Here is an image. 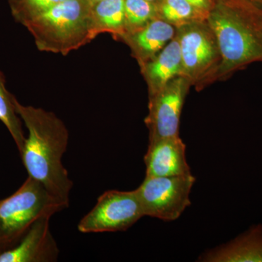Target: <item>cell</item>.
I'll return each instance as SVG.
<instances>
[{"mask_svg": "<svg viewBox=\"0 0 262 262\" xmlns=\"http://www.w3.org/2000/svg\"><path fill=\"white\" fill-rule=\"evenodd\" d=\"M146 177H177L192 174L186 158V146L181 138L149 141L144 156Z\"/></svg>", "mask_w": 262, "mask_h": 262, "instance_id": "cell-10", "label": "cell"}, {"mask_svg": "<svg viewBox=\"0 0 262 262\" xmlns=\"http://www.w3.org/2000/svg\"><path fill=\"white\" fill-rule=\"evenodd\" d=\"M69 206L28 177L16 192L0 201V253L18 244L39 219Z\"/></svg>", "mask_w": 262, "mask_h": 262, "instance_id": "cell-4", "label": "cell"}, {"mask_svg": "<svg viewBox=\"0 0 262 262\" xmlns=\"http://www.w3.org/2000/svg\"><path fill=\"white\" fill-rule=\"evenodd\" d=\"M204 25L196 21L179 27L182 76L189 81L204 75L220 56L214 34Z\"/></svg>", "mask_w": 262, "mask_h": 262, "instance_id": "cell-8", "label": "cell"}, {"mask_svg": "<svg viewBox=\"0 0 262 262\" xmlns=\"http://www.w3.org/2000/svg\"><path fill=\"white\" fill-rule=\"evenodd\" d=\"M193 7L196 8L199 11L203 12L208 10L209 7L208 0H187Z\"/></svg>", "mask_w": 262, "mask_h": 262, "instance_id": "cell-19", "label": "cell"}, {"mask_svg": "<svg viewBox=\"0 0 262 262\" xmlns=\"http://www.w3.org/2000/svg\"><path fill=\"white\" fill-rule=\"evenodd\" d=\"M208 26L221 57L220 74L227 75L255 61H262V28L258 15L220 6L210 13Z\"/></svg>", "mask_w": 262, "mask_h": 262, "instance_id": "cell-3", "label": "cell"}, {"mask_svg": "<svg viewBox=\"0 0 262 262\" xmlns=\"http://www.w3.org/2000/svg\"><path fill=\"white\" fill-rule=\"evenodd\" d=\"M160 12L163 20L180 27L198 21L196 14L201 11L196 10L187 0H164Z\"/></svg>", "mask_w": 262, "mask_h": 262, "instance_id": "cell-16", "label": "cell"}, {"mask_svg": "<svg viewBox=\"0 0 262 262\" xmlns=\"http://www.w3.org/2000/svg\"><path fill=\"white\" fill-rule=\"evenodd\" d=\"M144 216L136 189L106 191L96 206L79 222L81 233H101L125 231Z\"/></svg>", "mask_w": 262, "mask_h": 262, "instance_id": "cell-6", "label": "cell"}, {"mask_svg": "<svg viewBox=\"0 0 262 262\" xmlns=\"http://www.w3.org/2000/svg\"><path fill=\"white\" fill-rule=\"evenodd\" d=\"M15 110L29 131L20 152L29 177L52 195L70 204L73 182L62 163L69 144V131L61 119L41 108L24 106L15 97Z\"/></svg>", "mask_w": 262, "mask_h": 262, "instance_id": "cell-1", "label": "cell"}, {"mask_svg": "<svg viewBox=\"0 0 262 262\" xmlns=\"http://www.w3.org/2000/svg\"><path fill=\"white\" fill-rule=\"evenodd\" d=\"M190 81L180 75L151 95L149 113L145 122L149 130V141L179 136V123L183 105Z\"/></svg>", "mask_w": 262, "mask_h": 262, "instance_id": "cell-7", "label": "cell"}, {"mask_svg": "<svg viewBox=\"0 0 262 262\" xmlns=\"http://www.w3.org/2000/svg\"><path fill=\"white\" fill-rule=\"evenodd\" d=\"M14 96L5 86V78L0 72V121L4 124L15 141L19 152L23 149L26 137L22 128L21 119L15 110Z\"/></svg>", "mask_w": 262, "mask_h": 262, "instance_id": "cell-15", "label": "cell"}, {"mask_svg": "<svg viewBox=\"0 0 262 262\" xmlns=\"http://www.w3.org/2000/svg\"><path fill=\"white\" fill-rule=\"evenodd\" d=\"M125 13L127 27L139 29L154 19L156 10L146 0H125Z\"/></svg>", "mask_w": 262, "mask_h": 262, "instance_id": "cell-17", "label": "cell"}, {"mask_svg": "<svg viewBox=\"0 0 262 262\" xmlns=\"http://www.w3.org/2000/svg\"><path fill=\"white\" fill-rule=\"evenodd\" d=\"M84 2L66 0L24 22L40 51L65 55L96 37L92 7Z\"/></svg>", "mask_w": 262, "mask_h": 262, "instance_id": "cell-2", "label": "cell"}, {"mask_svg": "<svg viewBox=\"0 0 262 262\" xmlns=\"http://www.w3.org/2000/svg\"><path fill=\"white\" fill-rule=\"evenodd\" d=\"M51 215L39 219L14 247L0 253V262H53L59 249L50 230Z\"/></svg>", "mask_w": 262, "mask_h": 262, "instance_id": "cell-9", "label": "cell"}, {"mask_svg": "<svg viewBox=\"0 0 262 262\" xmlns=\"http://www.w3.org/2000/svg\"><path fill=\"white\" fill-rule=\"evenodd\" d=\"M92 15L98 34L108 32L123 35L126 32L125 0H101L92 7Z\"/></svg>", "mask_w": 262, "mask_h": 262, "instance_id": "cell-14", "label": "cell"}, {"mask_svg": "<svg viewBox=\"0 0 262 262\" xmlns=\"http://www.w3.org/2000/svg\"><path fill=\"white\" fill-rule=\"evenodd\" d=\"M66 0H12V9L15 19L23 24L51 7Z\"/></svg>", "mask_w": 262, "mask_h": 262, "instance_id": "cell-18", "label": "cell"}, {"mask_svg": "<svg viewBox=\"0 0 262 262\" xmlns=\"http://www.w3.org/2000/svg\"><path fill=\"white\" fill-rule=\"evenodd\" d=\"M182 60L178 38H173L145 65L150 93L157 94L172 80L182 75Z\"/></svg>", "mask_w": 262, "mask_h": 262, "instance_id": "cell-12", "label": "cell"}, {"mask_svg": "<svg viewBox=\"0 0 262 262\" xmlns=\"http://www.w3.org/2000/svg\"><path fill=\"white\" fill-rule=\"evenodd\" d=\"M258 18H259L260 25L262 28V15H258Z\"/></svg>", "mask_w": 262, "mask_h": 262, "instance_id": "cell-21", "label": "cell"}, {"mask_svg": "<svg viewBox=\"0 0 262 262\" xmlns=\"http://www.w3.org/2000/svg\"><path fill=\"white\" fill-rule=\"evenodd\" d=\"M146 1H149L150 3H152V2H154L155 0H146Z\"/></svg>", "mask_w": 262, "mask_h": 262, "instance_id": "cell-22", "label": "cell"}, {"mask_svg": "<svg viewBox=\"0 0 262 262\" xmlns=\"http://www.w3.org/2000/svg\"><path fill=\"white\" fill-rule=\"evenodd\" d=\"M173 25L163 19H152L131 37L136 51L144 58H152L174 38Z\"/></svg>", "mask_w": 262, "mask_h": 262, "instance_id": "cell-13", "label": "cell"}, {"mask_svg": "<svg viewBox=\"0 0 262 262\" xmlns=\"http://www.w3.org/2000/svg\"><path fill=\"white\" fill-rule=\"evenodd\" d=\"M100 1H101V0H87L88 3H89L91 7L94 6V5H96V3Z\"/></svg>", "mask_w": 262, "mask_h": 262, "instance_id": "cell-20", "label": "cell"}, {"mask_svg": "<svg viewBox=\"0 0 262 262\" xmlns=\"http://www.w3.org/2000/svg\"><path fill=\"white\" fill-rule=\"evenodd\" d=\"M203 261L262 262V226L253 227L232 242L203 255Z\"/></svg>", "mask_w": 262, "mask_h": 262, "instance_id": "cell-11", "label": "cell"}, {"mask_svg": "<svg viewBox=\"0 0 262 262\" xmlns=\"http://www.w3.org/2000/svg\"><path fill=\"white\" fill-rule=\"evenodd\" d=\"M195 182L192 174L177 177H146L136 189L144 216L165 222L177 220L190 206L189 194Z\"/></svg>", "mask_w": 262, "mask_h": 262, "instance_id": "cell-5", "label": "cell"}]
</instances>
